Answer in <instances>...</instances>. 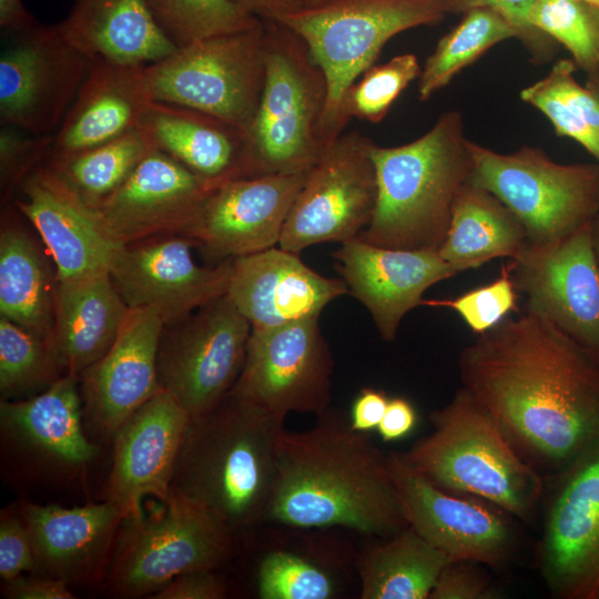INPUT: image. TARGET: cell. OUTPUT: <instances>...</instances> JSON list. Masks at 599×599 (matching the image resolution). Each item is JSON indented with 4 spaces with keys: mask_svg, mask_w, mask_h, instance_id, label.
Here are the masks:
<instances>
[{
    "mask_svg": "<svg viewBox=\"0 0 599 599\" xmlns=\"http://www.w3.org/2000/svg\"><path fill=\"white\" fill-rule=\"evenodd\" d=\"M22 0H0V27L3 32L18 31L35 23Z\"/></svg>",
    "mask_w": 599,
    "mask_h": 599,
    "instance_id": "obj_54",
    "label": "cell"
},
{
    "mask_svg": "<svg viewBox=\"0 0 599 599\" xmlns=\"http://www.w3.org/2000/svg\"><path fill=\"white\" fill-rule=\"evenodd\" d=\"M166 38L183 47L210 37L245 31L263 20L231 0H146Z\"/></svg>",
    "mask_w": 599,
    "mask_h": 599,
    "instance_id": "obj_37",
    "label": "cell"
},
{
    "mask_svg": "<svg viewBox=\"0 0 599 599\" xmlns=\"http://www.w3.org/2000/svg\"><path fill=\"white\" fill-rule=\"evenodd\" d=\"M388 463L408 527L453 561L498 567L507 559L512 534L494 509L441 489L400 454H389Z\"/></svg>",
    "mask_w": 599,
    "mask_h": 599,
    "instance_id": "obj_18",
    "label": "cell"
},
{
    "mask_svg": "<svg viewBox=\"0 0 599 599\" xmlns=\"http://www.w3.org/2000/svg\"><path fill=\"white\" fill-rule=\"evenodd\" d=\"M55 288L45 263L22 231L8 227L0 236L1 315L50 344Z\"/></svg>",
    "mask_w": 599,
    "mask_h": 599,
    "instance_id": "obj_34",
    "label": "cell"
},
{
    "mask_svg": "<svg viewBox=\"0 0 599 599\" xmlns=\"http://www.w3.org/2000/svg\"><path fill=\"white\" fill-rule=\"evenodd\" d=\"M466 561L450 562L438 577L429 599H494L497 592Z\"/></svg>",
    "mask_w": 599,
    "mask_h": 599,
    "instance_id": "obj_47",
    "label": "cell"
},
{
    "mask_svg": "<svg viewBox=\"0 0 599 599\" xmlns=\"http://www.w3.org/2000/svg\"><path fill=\"white\" fill-rule=\"evenodd\" d=\"M307 173L225 181L207 194L183 235L220 262L277 246Z\"/></svg>",
    "mask_w": 599,
    "mask_h": 599,
    "instance_id": "obj_17",
    "label": "cell"
},
{
    "mask_svg": "<svg viewBox=\"0 0 599 599\" xmlns=\"http://www.w3.org/2000/svg\"><path fill=\"white\" fill-rule=\"evenodd\" d=\"M173 326V325H172ZM252 326L224 294L162 334L158 352L160 387L191 418L213 409L242 372Z\"/></svg>",
    "mask_w": 599,
    "mask_h": 599,
    "instance_id": "obj_11",
    "label": "cell"
},
{
    "mask_svg": "<svg viewBox=\"0 0 599 599\" xmlns=\"http://www.w3.org/2000/svg\"><path fill=\"white\" fill-rule=\"evenodd\" d=\"M372 142L356 131L344 132L324 151L291 207L280 247L300 254L315 244L359 236L377 200Z\"/></svg>",
    "mask_w": 599,
    "mask_h": 599,
    "instance_id": "obj_13",
    "label": "cell"
},
{
    "mask_svg": "<svg viewBox=\"0 0 599 599\" xmlns=\"http://www.w3.org/2000/svg\"><path fill=\"white\" fill-rule=\"evenodd\" d=\"M19 514L41 575L71 583L105 579L123 521L111 502L65 508L26 501Z\"/></svg>",
    "mask_w": 599,
    "mask_h": 599,
    "instance_id": "obj_27",
    "label": "cell"
},
{
    "mask_svg": "<svg viewBox=\"0 0 599 599\" xmlns=\"http://www.w3.org/2000/svg\"><path fill=\"white\" fill-rule=\"evenodd\" d=\"M422 68L413 53L393 57L388 62L372 65L346 92L343 101V116L379 123L387 115L392 104L408 87L419 78Z\"/></svg>",
    "mask_w": 599,
    "mask_h": 599,
    "instance_id": "obj_40",
    "label": "cell"
},
{
    "mask_svg": "<svg viewBox=\"0 0 599 599\" xmlns=\"http://www.w3.org/2000/svg\"><path fill=\"white\" fill-rule=\"evenodd\" d=\"M226 588L210 569H197L174 577L150 598L154 599H222Z\"/></svg>",
    "mask_w": 599,
    "mask_h": 599,
    "instance_id": "obj_48",
    "label": "cell"
},
{
    "mask_svg": "<svg viewBox=\"0 0 599 599\" xmlns=\"http://www.w3.org/2000/svg\"><path fill=\"white\" fill-rule=\"evenodd\" d=\"M586 87L593 93V95L599 101V81L596 79L588 78L586 82Z\"/></svg>",
    "mask_w": 599,
    "mask_h": 599,
    "instance_id": "obj_56",
    "label": "cell"
},
{
    "mask_svg": "<svg viewBox=\"0 0 599 599\" xmlns=\"http://www.w3.org/2000/svg\"><path fill=\"white\" fill-rule=\"evenodd\" d=\"M537 0H445L446 12H467L476 8L493 9L519 28L526 41L535 44L539 37L529 26V14Z\"/></svg>",
    "mask_w": 599,
    "mask_h": 599,
    "instance_id": "obj_49",
    "label": "cell"
},
{
    "mask_svg": "<svg viewBox=\"0 0 599 599\" xmlns=\"http://www.w3.org/2000/svg\"><path fill=\"white\" fill-rule=\"evenodd\" d=\"M235 535L207 510L170 494L123 519L105 586L116 598L155 593L191 570H214L231 555Z\"/></svg>",
    "mask_w": 599,
    "mask_h": 599,
    "instance_id": "obj_8",
    "label": "cell"
},
{
    "mask_svg": "<svg viewBox=\"0 0 599 599\" xmlns=\"http://www.w3.org/2000/svg\"><path fill=\"white\" fill-rule=\"evenodd\" d=\"M214 189L167 154L152 150L98 207L122 245L154 235H183Z\"/></svg>",
    "mask_w": 599,
    "mask_h": 599,
    "instance_id": "obj_25",
    "label": "cell"
},
{
    "mask_svg": "<svg viewBox=\"0 0 599 599\" xmlns=\"http://www.w3.org/2000/svg\"><path fill=\"white\" fill-rule=\"evenodd\" d=\"M284 420L231 390L190 418L171 494L195 502L236 532L266 518Z\"/></svg>",
    "mask_w": 599,
    "mask_h": 599,
    "instance_id": "obj_3",
    "label": "cell"
},
{
    "mask_svg": "<svg viewBox=\"0 0 599 599\" xmlns=\"http://www.w3.org/2000/svg\"><path fill=\"white\" fill-rule=\"evenodd\" d=\"M577 65L573 60L557 61L541 83L567 106L599 130V101L587 88L573 78Z\"/></svg>",
    "mask_w": 599,
    "mask_h": 599,
    "instance_id": "obj_46",
    "label": "cell"
},
{
    "mask_svg": "<svg viewBox=\"0 0 599 599\" xmlns=\"http://www.w3.org/2000/svg\"><path fill=\"white\" fill-rule=\"evenodd\" d=\"M3 33L1 125L54 134L87 77L91 59L72 45L57 24L37 21Z\"/></svg>",
    "mask_w": 599,
    "mask_h": 599,
    "instance_id": "obj_12",
    "label": "cell"
},
{
    "mask_svg": "<svg viewBox=\"0 0 599 599\" xmlns=\"http://www.w3.org/2000/svg\"><path fill=\"white\" fill-rule=\"evenodd\" d=\"M527 242L515 214L493 193L469 181L458 192L439 256L457 273L498 257H514Z\"/></svg>",
    "mask_w": 599,
    "mask_h": 599,
    "instance_id": "obj_32",
    "label": "cell"
},
{
    "mask_svg": "<svg viewBox=\"0 0 599 599\" xmlns=\"http://www.w3.org/2000/svg\"><path fill=\"white\" fill-rule=\"evenodd\" d=\"M265 24V81L245 133L242 177L308 171L327 149L322 119L327 83L306 43L274 20Z\"/></svg>",
    "mask_w": 599,
    "mask_h": 599,
    "instance_id": "obj_6",
    "label": "cell"
},
{
    "mask_svg": "<svg viewBox=\"0 0 599 599\" xmlns=\"http://www.w3.org/2000/svg\"><path fill=\"white\" fill-rule=\"evenodd\" d=\"M311 428L282 430L266 518L294 528L344 527L389 537L407 527L388 455L326 410Z\"/></svg>",
    "mask_w": 599,
    "mask_h": 599,
    "instance_id": "obj_2",
    "label": "cell"
},
{
    "mask_svg": "<svg viewBox=\"0 0 599 599\" xmlns=\"http://www.w3.org/2000/svg\"><path fill=\"white\" fill-rule=\"evenodd\" d=\"M335 592L332 575L304 556L274 550L260 562L257 593L262 599H329Z\"/></svg>",
    "mask_w": 599,
    "mask_h": 599,
    "instance_id": "obj_41",
    "label": "cell"
},
{
    "mask_svg": "<svg viewBox=\"0 0 599 599\" xmlns=\"http://www.w3.org/2000/svg\"><path fill=\"white\" fill-rule=\"evenodd\" d=\"M520 98L544 113L558 135L578 142L599 163V130L567 106L540 80L522 89Z\"/></svg>",
    "mask_w": 599,
    "mask_h": 599,
    "instance_id": "obj_44",
    "label": "cell"
},
{
    "mask_svg": "<svg viewBox=\"0 0 599 599\" xmlns=\"http://www.w3.org/2000/svg\"><path fill=\"white\" fill-rule=\"evenodd\" d=\"M2 595L11 599H73L75 598L70 585L64 580L41 575H20L3 581Z\"/></svg>",
    "mask_w": 599,
    "mask_h": 599,
    "instance_id": "obj_50",
    "label": "cell"
},
{
    "mask_svg": "<svg viewBox=\"0 0 599 599\" xmlns=\"http://www.w3.org/2000/svg\"><path fill=\"white\" fill-rule=\"evenodd\" d=\"M510 38L526 40L524 32L499 12L489 8L465 12L461 22L439 39L427 58L418 81L419 100L430 99L493 45Z\"/></svg>",
    "mask_w": 599,
    "mask_h": 599,
    "instance_id": "obj_36",
    "label": "cell"
},
{
    "mask_svg": "<svg viewBox=\"0 0 599 599\" xmlns=\"http://www.w3.org/2000/svg\"><path fill=\"white\" fill-rule=\"evenodd\" d=\"M190 418L181 404L161 389L113 435L104 500L114 505L123 519L140 516L146 497L164 500L170 496Z\"/></svg>",
    "mask_w": 599,
    "mask_h": 599,
    "instance_id": "obj_20",
    "label": "cell"
},
{
    "mask_svg": "<svg viewBox=\"0 0 599 599\" xmlns=\"http://www.w3.org/2000/svg\"><path fill=\"white\" fill-rule=\"evenodd\" d=\"M334 359L318 317L252 329L232 390L278 419L322 415L331 404Z\"/></svg>",
    "mask_w": 599,
    "mask_h": 599,
    "instance_id": "obj_15",
    "label": "cell"
},
{
    "mask_svg": "<svg viewBox=\"0 0 599 599\" xmlns=\"http://www.w3.org/2000/svg\"><path fill=\"white\" fill-rule=\"evenodd\" d=\"M152 150L138 126L99 145L50 156L47 164L88 204L98 207Z\"/></svg>",
    "mask_w": 599,
    "mask_h": 599,
    "instance_id": "obj_35",
    "label": "cell"
},
{
    "mask_svg": "<svg viewBox=\"0 0 599 599\" xmlns=\"http://www.w3.org/2000/svg\"><path fill=\"white\" fill-rule=\"evenodd\" d=\"M348 294L343 278L321 275L300 254L274 246L235 257L226 295L252 329H271L319 317L322 311Z\"/></svg>",
    "mask_w": 599,
    "mask_h": 599,
    "instance_id": "obj_26",
    "label": "cell"
},
{
    "mask_svg": "<svg viewBox=\"0 0 599 599\" xmlns=\"http://www.w3.org/2000/svg\"><path fill=\"white\" fill-rule=\"evenodd\" d=\"M35 569L27 528L20 514L2 510L0 518V577L11 580Z\"/></svg>",
    "mask_w": 599,
    "mask_h": 599,
    "instance_id": "obj_45",
    "label": "cell"
},
{
    "mask_svg": "<svg viewBox=\"0 0 599 599\" xmlns=\"http://www.w3.org/2000/svg\"><path fill=\"white\" fill-rule=\"evenodd\" d=\"M335 267L370 314L386 342L396 338L403 318L422 306L433 285L458 274L436 250H399L354 238L333 254Z\"/></svg>",
    "mask_w": 599,
    "mask_h": 599,
    "instance_id": "obj_22",
    "label": "cell"
},
{
    "mask_svg": "<svg viewBox=\"0 0 599 599\" xmlns=\"http://www.w3.org/2000/svg\"><path fill=\"white\" fill-rule=\"evenodd\" d=\"M139 128L159 150L213 187L242 177L245 134L234 125L191 108L151 101Z\"/></svg>",
    "mask_w": 599,
    "mask_h": 599,
    "instance_id": "obj_30",
    "label": "cell"
},
{
    "mask_svg": "<svg viewBox=\"0 0 599 599\" xmlns=\"http://www.w3.org/2000/svg\"><path fill=\"white\" fill-rule=\"evenodd\" d=\"M445 0H324L287 14L284 24L306 43L327 83L322 139L331 146L345 131L347 90L396 34L435 24L446 14Z\"/></svg>",
    "mask_w": 599,
    "mask_h": 599,
    "instance_id": "obj_7",
    "label": "cell"
},
{
    "mask_svg": "<svg viewBox=\"0 0 599 599\" xmlns=\"http://www.w3.org/2000/svg\"><path fill=\"white\" fill-rule=\"evenodd\" d=\"M578 2H581L597 11H599V0H576Z\"/></svg>",
    "mask_w": 599,
    "mask_h": 599,
    "instance_id": "obj_57",
    "label": "cell"
},
{
    "mask_svg": "<svg viewBox=\"0 0 599 599\" xmlns=\"http://www.w3.org/2000/svg\"><path fill=\"white\" fill-rule=\"evenodd\" d=\"M547 516L541 567L564 598H599V441L568 466Z\"/></svg>",
    "mask_w": 599,
    "mask_h": 599,
    "instance_id": "obj_19",
    "label": "cell"
},
{
    "mask_svg": "<svg viewBox=\"0 0 599 599\" xmlns=\"http://www.w3.org/2000/svg\"><path fill=\"white\" fill-rule=\"evenodd\" d=\"M593 241H595V248L599 261V214L596 216L593 221Z\"/></svg>",
    "mask_w": 599,
    "mask_h": 599,
    "instance_id": "obj_55",
    "label": "cell"
},
{
    "mask_svg": "<svg viewBox=\"0 0 599 599\" xmlns=\"http://www.w3.org/2000/svg\"><path fill=\"white\" fill-rule=\"evenodd\" d=\"M164 326L155 311L130 308L110 349L79 376L83 416L99 437L112 439L162 389L156 361Z\"/></svg>",
    "mask_w": 599,
    "mask_h": 599,
    "instance_id": "obj_21",
    "label": "cell"
},
{
    "mask_svg": "<svg viewBox=\"0 0 599 599\" xmlns=\"http://www.w3.org/2000/svg\"><path fill=\"white\" fill-rule=\"evenodd\" d=\"M430 420L433 432L400 454L410 467L444 490L483 498L519 519L534 514L541 477L465 387Z\"/></svg>",
    "mask_w": 599,
    "mask_h": 599,
    "instance_id": "obj_5",
    "label": "cell"
},
{
    "mask_svg": "<svg viewBox=\"0 0 599 599\" xmlns=\"http://www.w3.org/2000/svg\"><path fill=\"white\" fill-rule=\"evenodd\" d=\"M453 560L410 527L389 536L359 559L362 599H429Z\"/></svg>",
    "mask_w": 599,
    "mask_h": 599,
    "instance_id": "obj_33",
    "label": "cell"
},
{
    "mask_svg": "<svg viewBox=\"0 0 599 599\" xmlns=\"http://www.w3.org/2000/svg\"><path fill=\"white\" fill-rule=\"evenodd\" d=\"M459 375L514 446L569 466L599 441V357L524 309L478 335Z\"/></svg>",
    "mask_w": 599,
    "mask_h": 599,
    "instance_id": "obj_1",
    "label": "cell"
},
{
    "mask_svg": "<svg viewBox=\"0 0 599 599\" xmlns=\"http://www.w3.org/2000/svg\"><path fill=\"white\" fill-rule=\"evenodd\" d=\"M530 28L560 42L587 75L599 63V12L576 0H537Z\"/></svg>",
    "mask_w": 599,
    "mask_h": 599,
    "instance_id": "obj_39",
    "label": "cell"
},
{
    "mask_svg": "<svg viewBox=\"0 0 599 599\" xmlns=\"http://www.w3.org/2000/svg\"><path fill=\"white\" fill-rule=\"evenodd\" d=\"M517 300V291L509 273L506 267H502L500 276L488 285L471 290L453 300H424L422 305L448 307L455 311L474 333L480 335L515 311Z\"/></svg>",
    "mask_w": 599,
    "mask_h": 599,
    "instance_id": "obj_42",
    "label": "cell"
},
{
    "mask_svg": "<svg viewBox=\"0 0 599 599\" xmlns=\"http://www.w3.org/2000/svg\"><path fill=\"white\" fill-rule=\"evenodd\" d=\"M151 101L191 108L219 118L244 134L265 81V24L194 41L144 65Z\"/></svg>",
    "mask_w": 599,
    "mask_h": 599,
    "instance_id": "obj_10",
    "label": "cell"
},
{
    "mask_svg": "<svg viewBox=\"0 0 599 599\" xmlns=\"http://www.w3.org/2000/svg\"><path fill=\"white\" fill-rule=\"evenodd\" d=\"M129 309L110 272L57 281L50 347L62 373L80 376L98 362L118 337Z\"/></svg>",
    "mask_w": 599,
    "mask_h": 599,
    "instance_id": "obj_29",
    "label": "cell"
},
{
    "mask_svg": "<svg viewBox=\"0 0 599 599\" xmlns=\"http://www.w3.org/2000/svg\"><path fill=\"white\" fill-rule=\"evenodd\" d=\"M144 65L90 60L87 77L61 125L50 156L69 155L138 128L151 102Z\"/></svg>",
    "mask_w": 599,
    "mask_h": 599,
    "instance_id": "obj_28",
    "label": "cell"
},
{
    "mask_svg": "<svg viewBox=\"0 0 599 599\" xmlns=\"http://www.w3.org/2000/svg\"><path fill=\"white\" fill-rule=\"evenodd\" d=\"M389 398L379 389L364 387L353 402L351 409V427L367 433L379 425Z\"/></svg>",
    "mask_w": 599,
    "mask_h": 599,
    "instance_id": "obj_51",
    "label": "cell"
},
{
    "mask_svg": "<svg viewBox=\"0 0 599 599\" xmlns=\"http://www.w3.org/2000/svg\"><path fill=\"white\" fill-rule=\"evenodd\" d=\"M57 26L90 59L146 65L176 49L155 22L146 0H72L68 16Z\"/></svg>",
    "mask_w": 599,
    "mask_h": 599,
    "instance_id": "obj_31",
    "label": "cell"
},
{
    "mask_svg": "<svg viewBox=\"0 0 599 599\" xmlns=\"http://www.w3.org/2000/svg\"><path fill=\"white\" fill-rule=\"evenodd\" d=\"M62 375L47 341L1 315L2 399H10L37 387L49 386Z\"/></svg>",
    "mask_w": 599,
    "mask_h": 599,
    "instance_id": "obj_38",
    "label": "cell"
},
{
    "mask_svg": "<svg viewBox=\"0 0 599 599\" xmlns=\"http://www.w3.org/2000/svg\"><path fill=\"white\" fill-rule=\"evenodd\" d=\"M246 12L261 20L277 21L281 18L302 10L304 0H231Z\"/></svg>",
    "mask_w": 599,
    "mask_h": 599,
    "instance_id": "obj_53",
    "label": "cell"
},
{
    "mask_svg": "<svg viewBox=\"0 0 599 599\" xmlns=\"http://www.w3.org/2000/svg\"><path fill=\"white\" fill-rule=\"evenodd\" d=\"M83 417L80 377L63 374L35 396L1 400L2 445L27 466L73 474L98 454L84 432Z\"/></svg>",
    "mask_w": 599,
    "mask_h": 599,
    "instance_id": "obj_24",
    "label": "cell"
},
{
    "mask_svg": "<svg viewBox=\"0 0 599 599\" xmlns=\"http://www.w3.org/2000/svg\"><path fill=\"white\" fill-rule=\"evenodd\" d=\"M186 236L123 245L110 267L111 280L130 308H151L172 326L226 294L233 258L200 266Z\"/></svg>",
    "mask_w": 599,
    "mask_h": 599,
    "instance_id": "obj_16",
    "label": "cell"
},
{
    "mask_svg": "<svg viewBox=\"0 0 599 599\" xmlns=\"http://www.w3.org/2000/svg\"><path fill=\"white\" fill-rule=\"evenodd\" d=\"M54 134H32L27 131L1 125L0 171L1 184L8 194L14 185L21 186L52 153Z\"/></svg>",
    "mask_w": 599,
    "mask_h": 599,
    "instance_id": "obj_43",
    "label": "cell"
},
{
    "mask_svg": "<svg viewBox=\"0 0 599 599\" xmlns=\"http://www.w3.org/2000/svg\"><path fill=\"white\" fill-rule=\"evenodd\" d=\"M324 0H304L305 2V7H312V6H315V4H318L319 2H322ZM304 7V8H305Z\"/></svg>",
    "mask_w": 599,
    "mask_h": 599,
    "instance_id": "obj_59",
    "label": "cell"
},
{
    "mask_svg": "<svg viewBox=\"0 0 599 599\" xmlns=\"http://www.w3.org/2000/svg\"><path fill=\"white\" fill-rule=\"evenodd\" d=\"M17 209L34 226L57 267V281L110 272L123 246L99 211L80 197L47 163L20 186Z\"/></svg>",
    "mask_w": 599,
    "mask_h": 599,
    "instance_id": "obj_23",
    "label": "cell"
},
{
    "mask_svg": "<svg viewBox=\"0 0 599 599\" xmlns=\"http://www.w3.org/2000/svg\"><path fill=\"white\" fill-rule=\"evenodd\" d=\"M469 182L498 197L534 244H550L599 214V163L561 164L524 145L499 153L469 141Z\"/></svg>",
    "mask_w": 599,
    "mask_h": 599,
    "instance_id": "obj_9",
    "label": "cell"
},
{
    "mask_svg": "<svg viewBox=\"0 0 599 599\" xmlns=\"http://www.w3.org/2000/svg\"><path fill=\"white\" fill-rule=\"evenodd\" d=\"M593 221L555 243L527 241L505 267L517 293L526 298L525 311L599 357V261Z\"/></svg>",
    "mask_w": 599,
    "mask_h": 599,
    "instance_id": "obj_14",
    "label": "cell"
},
{
    "mask_svg": "<svg viewBox=\"0 0 599 599\" xmlns=\"http://www.w3.org/2000/svg\"><path fill=\"white\" fill-rule=\"evenodd\" d=\"M370 156L377 200L358 238L388 248L437 251L446 238L456 196L471 173L461 112H445L409 143L372 142Z\"/></svg>",
    "mask_w": 599,
    "mask_h": 599,
    "instance_id": "obj_4",
    "label": "cell"
},
{
    "mask_svg": "<svg viewBox=\"0 0 599 599\" xmlns=\"http://www.w3.org/2000/svg\"><path fill=\"white\" fill-rule=\"evenodd\" d=\"M417 414L405 398H389L385 414L377 426L384 441H394L407 436L415 427Z\"/></svg>",
    "mask_w": 599,
    "mask_h": 599,
    "instance_id": "obj_52",
    "label": "cell"
},
{
    "mask_svg": "<svg viewBox=\"0 0 599 599\" xmlns=\"http://www.w3.org/2000/svg\"><path fill=\"white\" fill-rule=\"evenodd\" d=\"M588 78L596 79V80L599 81V63H598L596 70L592 73L588 74Z\"/></svg>",
    "mask_w": 599,
    "mask_h": 599,
    "instance_id": "obj_58",
    "label": "cell"
}]
</instances>
